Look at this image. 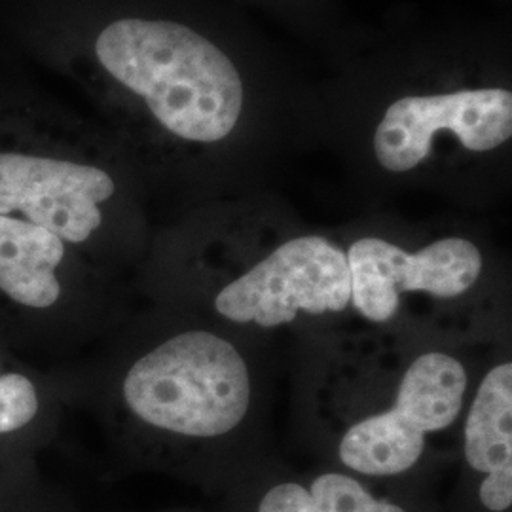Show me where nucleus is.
I'll use <instances>...</instances> for the list:
<instances>
[{
  "label": "nucleus",
  "mask_w": 512,
  "mask_h": 512,
  "mask_svg": "<svg viewBox=\"0 0 512 512\" xmlns=\"http://www.w3.org/2000/svg\"><path fill=\"white\" fill-rule=\"evenodd\" d=\"M467 393V372L456 357L429 351L404 372L397 397L382 414L351 425L338 454L357 473L391 476L412 469L425 439L458 420Z\"/></svg>",
  "instance_id": "39448f33"
},
{
  "label": "nucleus",
  "mask_w": 512,
  "mask_h": 512,
  "mask_svg": "<svg viewBox=\"0 0 512 512\" xmlns=\"http://www.w3.org/2000/svg\"><path fill=\"white\" fill-rule=\"evenodd\" d=\"M0 512H69L38 463L0 469Z\"/></svg>",
  "instance_id": "f8f14e48"
},
{
  "label": "nucleus",
  "mask_w": 512,
  "mask_h": 512,
  "mask_svg": "<svg viewBox=\"0 0 512 512\" xmlns=\"http://www.w3.org/2000/svg\"><path fill=\"white\" fill-rule=\"evenodd\" d=\"M351 302L348 256L321 236H302L279 245L249 272L226 285L215 310L232 323L275 329L298 313L325 315Z\"/></svg>",
  "instance_id": "423d86ee"
},
{
  "label": "nucleus",
  "mask_w": 512,
  "mask_h": 512,
  "mask_svg": "<svg viewBox=\"0 0 512 512\" xmlns=\"http://www.w3.org/2000/svg\"><path fill=\"white\" fill-rule=\"evenodd\" d=\"M116 414L135 435L169 440L222 437L245 420L251 376L236 346L209 330H179L124 363Z\"/></svg>",
  "instance_id": "7ed1b4c3"
},
{
  "label": "nucleus",
  "mask_w": 512,
  "mask_h": 512,
  "mask_svg": "<svg viewBox=\"0 0 512 512\" xmlns=\"http://www.w3.org/2000/svg\"><path fill=\"white\" fill-rule=\"evenodd\" d=\"M65 404L55 368L0 340V469L38 463L57 437Z\"/></svg>",
  "instance_id": "1a4fd4ad"
},
{
  "label": "nucleus",
  "mask_w": 512,
  "mask_h": 512,
  "mask_svg": "<svg viewBox=\"0 0 512 512\" xmlns=\"http://www.w3.org/2000/svg\"><path fill=\"white\" fill-rule=\"evenodd\" d=\"M480 499L486 509L503 512L512 505V469L495 471L486 476L480 488Z\"/></svg>",
  "instance_id": "ddd939ff"
},
{
  "label": "nucleus",
  "mask_w": 512,
  "mask_h": 512,
  "mask_svg": "<svg viewBox=\"0 0 512 512\" xmlns=\"http://www.w3.org/2000/svg\"><path fill=\"white\" fill-rule=\"evenodd\" d=\"M258 512H404L391 501L374 499L351 476L327 473L310 488L279 484L264 495Z\"/></svg>",
  "instance_id": "9b49d317"
},
{
  "label": "nucleus",
  "mask_w": 512,
  "mask_h": 512,
  "mask_svg": "<svg viewBox=\"0 0 512 512\" xmlns=\"http://www.w3.org/2000/svg\"><path fill=\"white\" fill-rule=\"evenodd\" d=\"M465 458L478 473L512 469V365L494 366L465 421Z\"/></svg>",
  "instance_id": "9d476101"
},
{
  "label": "nucleus",
  "mask_w": 512,
  "mask_h": 512,
  "mask_svg": "<svg viewBox=\"0 0 512 512\" xmlns=\"http://www.w3.org/2000/svg\"><path fill=\"white\" fill-rule=\"evenodd\" d=\"M351 300L374 323L393 319L401 294L425 293L458 298L482 272V255L473 241L444 238L408 253L380 238L355 241L348 251Z\"/></svg>",
  "instance_id": "6e6552de"
},
{
  "label": "nucleus",
  "mask_w": 512,
  "mask_h": 512,
  "mask_svg": "<svg viewBox=\"0 0 512 512\" xmlns=\"http://www.w3.org/2000/svg\"><path fill=\"white\" fill-rule=\"evenodd\" d=\"M124 188L82 133L46 112L0 109V215L97 260L114 249Z\"/></svg>",
  "instance_id": "f03ea898"
},
{
  "label": "nucleus",
  "mask_w": 512,
  "mask_h": 512,
  "mask_svg": "<svg viewBox=\"0 0 512 512\" xmlns=\"http://www.w3.org/2000/svg\"><path fill=\"white\" fill-rule=\"evenodd\" d=\"M86 65L105 103L171 143H219L236 129L245 105L234 61L177 21L114 19L93 37Z\"/></svg>",
  "instance_id": "f257e3e1"
},
{
  "label": "nucleus",
  "mask_w": 512,
  "mask_h": 512,
  "mask_svg": "<svg viewBox=\"0 0 512 512\" xmlns=\"http://www.w3.org/2000/svg\"><path fill=\"white\" fill-rule=\"evenodd\" d=\"M439 137L469 152H492L512 137L507 88L414 93L393 101L374 131V156L385 171L406 173L423 164Z\"/></svg>",
  "instance_id": "0eeeda50"
},
{
  "label": "nucleus",
  "mask_w": 512,
  "mask_h": 512,
  "mask_svg": "<svg viewBox=\"0 0 512 512\" xmlns=\"http://www.w3.org/2000/svg\"><path fill=\"white\" fill-rule=\"evenodd\" d=\"M92 260L29 222L0 215V340L48 357L95 327Z\"/></svg>",
  "instance_id": "20e7f679"
}]
</instances>
